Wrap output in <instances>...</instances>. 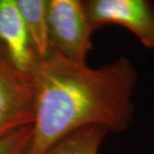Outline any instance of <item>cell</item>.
<instances>
[{
  "label": "cell",
  "instance_id": "obj_1",
  "mask_svg": "<svg viewBox=\"0 0 154 154\" xmlns=\"http://www.w3.org/2000/svg\"><path fill=\"white\" fill-rule=\"evenodd\" d=\"M137 71L119 57L98 68L70 61L51 48L32 72L34 118L26 154H44L67 135L87 126L121 133L133 118Z\"/></svg>",
  "mask_w": 154,
  "mask_h": 154
},
{
  "label": "cell",
  "instance_id": "obj_2",
  "mask_svg": "<svg viewBox=\"0 0 154 154\" xmlns=\"http://www.w3.org/2000/svg\"><path fill=\"white\" fill-rule=\"evenodd\" d=\"M47 25L51 48L76 63H86L92 49L93 29L80 0H46Z\"/></svg>",
  "mask_w": 154,
  "mask_h": 154
},
{
  "label": "cell",
  "instance_id": "obj_7",
  "mask_svg": "<svg viewBox=\"0 0 154 154\" xmlns=\"http://www.w3.org/2000/svg\"><path fill=\"white\" fill-rule=\"evenodd\" d=\"M108 134L100 126H87L67 135L44 154H98L104 138Z\"/></svg>",
  "mask_w": 154,
  "mask_h": 154
},
{
  "label": "cell",
  "instance_id": "obj_4",
  "mask_svg": "<svg viewBox=\"0 0 154 154\" xmlns=\"http://www.w3.org/2000/svg\"><path fill=\"white\" fill-rule=\"evenodd\" d=\"M84 7L91 28L108 24L124 27L154 50V4L148 0H88Z\"/></svg>",
  "mask_w": 154,
  "mask_h": 154
},
{
  "label": "cell",
  "instance_id": "obj_6",
  "mask_svg": "<svg viewBox=\"0 0 154 154\" xmlns=\"http://www.w3.org/2000/svg\"><path fill=\"white\" fill-rule=\"evenodd\" d=\"M28 33L30 43L37 59H43L50 53L46 0H16Z\"/></svg>",
  "mask_w": 154,
  "mask_h": 154
},
{
  "label": "cell",
  "instance_id": "obj_5",
  "mask_svg": "<svg viewBox=\"0 0 154 154\" xmlns=\"http://www.w3.org/2000/svg\"><path fill=\"white\" fill-rule=\"evenodd\" d=\"M0 43L12 62L22 72L32 75L38 59L16 0H0Z\"/></svg>",
  "mask_w": 154,
  "mask_h": 154
},
{
  "label": "cell",
  "instance_id": "obj_3",
  "mask_svg": "<svg viewBox=\"0 0 154 154\" xmlns=\"http://www.w3.org/2000/svg\"><path fill=\"white\" fill-rule=\"evenodd\" d=\"M34 118L32 75L12 62L0 43V138L31 125Z\"/></svg>",
  "mask_w": 154,
  "mask_h": 154
},
{
  "label": "cell",
  "instance_id": "obj_8",
  "mask_svg": "<svg viewBox=\"0 0 154 154\" xmlns=\"http://www.w3.org/2000/svg\"><path fill=\"white\" fill-rule=\"evenodd\" d=\"M31 125L0 138V154H26L31 139Z\"/></svg>",
  "mask_w": 154,
  "mask_h": 154
}]
</instances>
